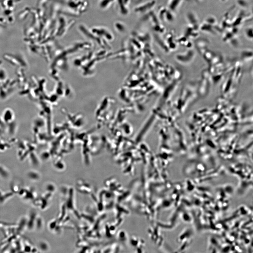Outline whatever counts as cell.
I'll return each instance as SVG.
<instances>
[{
	"label": "cell",
	"instance_id": "obj_8",
	"mask_svg": "<svg viewBox=\"0 0 253 253\" xmlns=\"http://www.w3.org/2000/svg\"><path fill=\"white\" fill-rule=\"evenodd\" d=\"M154 3L153 2H152L148 3L142 5L140 7H138L137 9H136L135 11L137 12L143 13L145 10L149 9V8H151L153 4H154Z\"/></svg>",
	"mask_w": 253,
	"mask_h": 253
},
{
	"label": "cell",
	"instance_id": "obj_7",
	"mask_svg": "<svg viewBox=\"0 0 253 253\" xmlns=\"http://www.w3.org/2000/svg\"><path fill=\"white\" fill-rule=\"evenodd\" d=\"M114 0H100L99 6L100 8L102 9H105L110 6L113 3Z\"/></svg>",
	"mask_w": 253,
	"mask_h": 253
},
{
	"label": "cell",
	"instance_id": "obj_6",
	"mask_svg": "<svg viewBox=\"0 0 253 253\" xmlns=\"http://www.w3.org/2000/svg\"><path fill=\"white\" fill-rule=\"evenodd\" d=\"M215 54L216 53H214L213 51H212L208 49L202 55V57H203L205 60L209 63Z\"/></svg>",
	"mask_w": 253,
	"mask_h": 253
},
{
	"label": "cell",
	"instance_id": "obj_1",
	"mask_svg": "<svg viewBox=\"0 0 253 253\" xmlns=\"http://www.w3.org/2000/svg\"><path fill=\"white\" fill-rule=\"evenodd\" d=\"M212 82L211 76L208 70H205L202 74L201 80L198 81L197 92L199 96L204 97L207 96L209 91Z\"/></svg>",
	"mask_w": 253,
	"mask_h": 253
},
{
	"label": "cell",
	"instance_id": "obj_4",
	"mask_svg": "<svg viewBox=\"0 0 253 253\" xmlns=\"http://www.w3.org/2000/svg\"><path fill=\"white\" fill-rule=\"evenodd\" d=\"M253 50L246 49L243 50L240 53V59L243 62L249 63L253 61Z\"/></svg>",
	"mask_w": 253,
	"mask_h": 253
},
{
	"label": "cell",
	"instance_id": "obj_9",
	"mask_svg": "<svg viewBox=\"0 0 253 253\" xmlns=\"http://www.w3.org/2000/svg\"><path fill=\"white\" fill-rule=\"evenodd\" d=\"M115 27L117 30L120 32H123L126 30L125 26L123 24L120 22H117L115 24Z\"/></svg>",
	"mask_w": 253,
	"mask_h": 253
},
{
	"label": "cell",
	"instance_id": "obj_3",
	"mask_svg": "<svg viewBox=\"0 0 253 253\" xmlns=\"http://www.w3.org/2000/svg\"><path fill=\"white\" fill-rule=\"evenodd\" d=\"M91 31L96 36L99 37H104L106 38L111 37V34L109 31L106 28L101 26H96L92 27L90 29Z\"/></svg>",
	"mask_w": 253,
	"mask_h": 253
},
{
	"label": "cell",
	"instance_id": "obj_2",
	"mask_svg": "<svg viewBox=\"0 0 253 253\" xmlns=\"http://www.w3.org/2000/svg\"><path fill=\"white\" fill-rule=\"evenodd\" d=\"M196 54L192 49H188L181 52L176 56V61L183 65H188L191 63L195 59Z\"/></svg>",
	"mask_w": 253,
	"mask_h": 253
},
{
	"label": "cell",
	"instance_id": "obj_10",
	"mask_svg": "<svg viewBox=\"0 0 253 253\" xmlns=\"http://www.w3.org/2000/svg\"><path fill=\"white\" fill-rule=\"evenodd\" d=\"M246 36L248 39L250 40H253L252 28H249L245 30Z\"/></svg>",
	"mask_w": 253,
	"mask_h": 253
},
{
	"label": "cell",
	"instance_id": "obj_5",
	"mask_svg": "<svg viewBox=\"0 0 253 253\" xmlns=\"http://www.w3.org/2000/svg\"><path fill=\"white\" fill-rule=\"evenodd\" d=\"M208 42L206 40H201L197 42L195 44L197 49L202 56L205 52L208 49Z\"/></svg>",
	"mask_w": 253,
	"mask_h": 253
}]
</instances>
